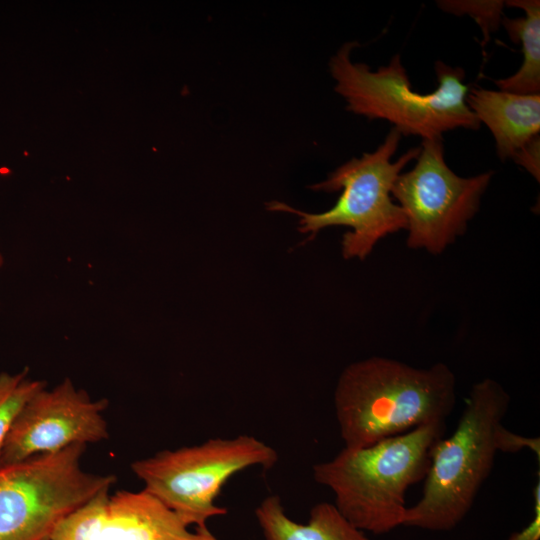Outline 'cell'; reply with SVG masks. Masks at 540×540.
I'll return each mask as SVG.
<instances>
[{"instance_id":"cell-1","label":"cell","mask_w":540,"mask_h":540,"mask_svg":"<svg viewBox=\"0 0 540 540\" xmlns=\"http://www.w3.org/2000/svg\"><path fill=\"white\" fill-rule=\"evenodd\" d=\"M456 402V378L443 363L416 368L386 357L347 366L334 392L346 448L370 446L430 423L445 422Z\"/></svg>"},{"instance_id":"cell-2","label":"cell","mask_w":540,"mask_h":540,"mask_svg":"<svg viewBox=\"0 0 540 540\" xmlns=\"http://www.w3.org/2000/svg\"><path fill=\"white\" fill-rule=\"evenodd\" d=\"M445 422L419 426L361 448L344 447L313 465L314 480L334 494V505L356 528L385 534L403 526L407 489L424 479Z\"/></svg>"},{"instance_id":"cell-3","label":"cell","mask_w":540,"mask_h":540,"mask_svg":"<svg viewBox=\"0 0 540 540\" xmlns=\"http://www.w3.org/2000/svg\"><path fill=\"white\" fill-rule=\"evenodd\" d=\"M509 404L495 380L472 386L455 430L430 451L421 497L407 507L403 526L446 532L466 517L494 465L495 434Z\"/></svg>"},{"instance_id":"cell-4","label":"cell","mask_w":540,"mask_h":540,"mask_svg":"<svg viewBox=\"0 0 540 540\" xmlns=\"http://www.w3.org/2000/svg\"><path fill=\"white\" fill-rule=\"evenodd\" d=\"M356 46V42L345 43L329 62L334 89L346 101L347 110L368 119L386 120L402 136L422 139H443V133L456 128L479 129L481 124L466 103L468 86L461 67L437 61V88L423 94L412 90L400 54L372 71L351 60Z\"/></svg>"},{"instance_id":"cell-5","label":"cell","mask_w":540,"mask_h":540,"mask_svg":"<svg viewBox=\"0 0 540 540\" xmlns=\"http://www.w3.org/2000/svg\"><path fill=\"white\" fill-rule=\"evenodd\" d=\"M401 137L392 127L373 152L352 158L325 180L312 185L311 189L316 191H341L336 203L327 211L308 213L279 201L268 203L267 208L297 215L298 230L309 234L308 240L324 228H351L343 235L342 255L346 259L364 260L380 239L407 228L405 213L392 201L391 191L405 166L418 157L420 147H413L392 161Z\"/></svg>"},{"instance_id":"cell-6","label":"cell","mask_w":540,"mask_h":540,"mask_svg":"<svg viewBox=\"0 0 540 540\" xmlns=\"http://www.w3.org/2000/svg\"><path fill=\"white\" fill-rule=\"evenodd\" d=\"M278 453L262 440L239 435L211 438L202 444L163 450L131 464L146 492L157 498L187 525L227 513L216 504L225 483L235 474L259 466L270 469Z\"/></svg>"},{"instance_id":"cell-7","label":"cell","mask_w":540,"mask_h":540,"mask_svg":"<svg viewBox=\"0 0 540 540\" xmlns=\"http://www.w3.org/2000/svg\"><path fill=\"white\" fill-rule=\"evenodd\" d=\"M85 444L0 468V540H45L57 524L116 481L81 467Z\"/></svg>"},{"instance_id":"cell-8","label":"cell","mask_w":540,"mask_h":540,"mask_svg":"<svg viewBox=\"0 0 540 540\" xmlns=\"http://www.w3.org/2000/svg\"><path fill=\"white\" fill-rule=\"evenodd\" d=\"M492 176H458L445 161L443 139H423L414 167L391 191L407 219V246L441 254L466 231Z\"/></svg>"},{"instance_id":"cell-9","label":"cell","mask_w":540,"mask_h":540,"mask_svg":"<svg viewBox=\"0 0 540 540\" xmlns=\"http://www.w3.org/2000/svg\"><path fill=\"white\" fill-rule=\"evenodd\" d=\"M107 406L106 399L92 400L68 378L52 390H40L15 417L1 451L0 468L74 444L107 439L103 417Z\"/></svg>"},{"instance_id":"cell-10","label":"cell","mask_w":540,"mask_h":540,"mask_svg":"<svg viewBox=\"0 0 540 540\" xmlns=\"http://www.w3.org/2000/svg\"><path fill=\"white\" fill-rule=\"evenodd\" d=\"M106 487L62 519L49 540H199L176 513L146 492Z\"/></svg>"},{"instance_id":"cell-11","label":"cell","mask_w":540,"mask_h":540,"mask_svg":"<svg viewBox=\"0 0 540 540\" xmlns=\"http://www.w3.org/2000/svg\"><path fill=\"white\" fill-rule=\"evenodd\" d=\"M470 110L491 131L497 156H513L540 131V93L517 94L472 88L466 96Z\"/></svg>"},{"instance_id":"cell-12","label":"cell","mask_w":540,"mask_h":540,"mask_svg":"<svg viewBox=\"0 0 540 540\" xmlns=\"http://www.w3.org/2000/svg\"><path fill=\"white\" fill-rule=\"evenodd\" d=\"M254 514L265 540H371L329 502L315 504L302 524L286 514L278 495L265 497Z\"/></svg>"},{"instance_id":"cell-13","label":"cell","mask_w":540,"mask_h":540,"mask_svg":"<svg viewBox=\"0 0 540 540\" xmlns=\"http://www.w3.org/2000/svg\"><path fill=\"white\" fill-rule=\"evenodd\" d=\"M505 5L520 8L524 17L503 15L501 24L514 44H521L523 62L516 73L495 81L497 87L517 94L540 92V2L539 0H510Z\"/></svg>"},{"instance_id":"cell-14","label":"cell","mask_w":540,"mask_h":540,"mask_svg":"<svg viewBox=\"0 0 540 540\" xmlns=\"http://www.w3.org/2000/svg\"><path fill=\"white\" fill-rule=\"evenodd\" d=\"M44 388L45 381L28 377V368L15 374L0 373V455L15 417L24 404Z\"/></svg>"},{"instance_id":"cell-15","label":"cell","mask_w":540,"mask_h":540,"mask_svg":"<svg viewBox=\"0 0 540 540\" xmlns=\"http://www.w3.org/2000/svg\"><path fill=\"white\" fill-rule=\"evenodd\" d=\"M438 6L447 13L455 15L467 14L474 18L480 26L484 40L482 46L489 40V35L498 30L503 17L504 1H437Z\"/></svg>"},{"instance_id":"cell-16","label":"cell","mask_w":540,"mask_h":540,"mask_svg":"<svg viewBox=\"0 0 540 540\" xmlns=\"http://www.w3.org/2000/svg\"><path fill=\"white\" fill-rule=\"evenodd\" d=\"M495 443L498 452L517 453L528 449L540 462V438L527 437L517 434L501 424L495 434Z\"/></svg>"},{"instance_id":"cell-17","label":"cell","mask_w":540,"mask_h":540,"mask_svg":"<svg viewBox=\"0 0 540 540\" xmlns=\"http://www.w3.org/2000/svg\"><path fill=\"white\" fill-rule=\"evenodd\" d=\"M518 165L522 166L538 182L540 179V138L534 137L523 146L512 158Z\"/></svg>"},{"instance_id":"cell-18","label":"cell","mask_w":540,"mask_h":540,"mask_svg":"<svg viewBox=\"0 0 540 540\" xmlns=\"http://www.w3.org/2000/svg\"><path fill=\"white\" fill-rule=\"evenodd\" d=\"M533 487V516L521 530L512 533L507 540H540V475Z\"/></svg>"},{"instance_id":"cell-19","label":"cell","mask_w":540,"mask_h":540,"mask_svg":"<svg viewBox=\"0 0 540 540\" xmlns=\"http://www.w3.org/2000/svg\"><path fill=\"white\" fill-rule=\"evenodd\" d=\"M199 540H218V538L208 529L207 525L196 527Z\"/></svg>"},{"instance_id":"cell-20","label":"cell","mask_w":540,"mask_h":540,"mask_svg":"<svg viewBox=\"0 0 540 540\" xmlns=\"http://www.w3.org/2000/svg\"><path fill=\"white\" fill-rule=\"evenodd\" d=\"M3 263H4V258L0 252V267L3 265Z\"/></svg>"},{"instance_id":"cell-21","label":"cell","mask_w":540,"mask_h":540,"mask_svg":"<svg viewBox=\"0 0 540 540\" xmlns=\"http://www.w3.org/2000/svg\"><path fill=\"white\" fill-rule=\"evenodd\" d=\"M45 540H49V538L45 539Z\"/></svg>"}]
</instances>
